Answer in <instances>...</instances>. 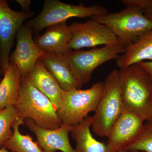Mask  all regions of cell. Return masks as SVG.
Segmentation results:
<instances>
[{
    "instance_id": "21",
    "label": "cell",
    "mask_w": 152,
    "mask_h": 152,
    "mask_svg": "<svg viewBox=\"0 0 152 152\" xmlns=\"http://www.w3.org/2000/svg\"><path fill=\"white\" fill-rule=\"evenodd\" d=\"M125 150L152 152V121L145 122L142 130L138 138Z\"/></svg>"
},
{
    "instance_id": "24",
    "label": "cell",
    "mask_w": 152,
    "mask_h": 152,
    "mask_svg": "<svg viewBox=\"0 0 152 152\" xmlns=\"http://www.w3.org/2000/svg\"><path fill=\"white\" fill-rule=\"evenodd\" d=\"M141 65L147 71L152 80V61L140 62Z\"/></svg>"
},
{
    "instance_id": "23",
    "label": "cell",
    "mask_w": 152,
    "mask_h": 152,
    "mask_svg": "<svg viewBox=\"0 0 152 152\" xmlns=\"http://www.w3.org/2000/svg\"><path fill=\"white\" fill-rule=\"evenodd\" d=\"M16 1L18 3L22 8V11L26 12L30 11V6L31 1L30 0H17Z\"/></svg>"
},
{
    "instance_id": "19",
    "label": "cell",
    "mask_w": 152,
    "mask_h": 152,
    "mask_svg": "<svg viewBox=\"0 0 152 152\" xmlns=\"http://www.w3.org/2000/svg\"><path fill=\"white\" fill-rule=\"evenodd\" d=\"M24 124V121L20 118L15 121L12 126V135L2 147L12 152H44L37 142L33 140L31 136L23 134L20 132V126Z\"/></svg>"
},
{
    "instance_id": "18",
    "label": "cell",
    "mask_w": 152,
    "mask_h": 152,
    "mask_svg": "<svg viewBox=\"0 0 152 152\" xmlns=\"http://www.w3.org/2000/svg\"><path fill=\"white\" fill-rule=\"evenodd\" d=\"M22 76L15 63L9 61L0 83V109L14 106L18 99Z\"/></svg>"
},
{
    "instance_id": "9",
    "label": "cell",
    "mask_w": 152,
    "mask_h": 152,
    "mask_svg": "<svg viewBox=\"0 0 152 152\" xmlns=\"http://www.w3.org/2000/svg\"><path fill=\"white\" fill-rule=\"evenodd\" d=\"M69 26L72 38L69 50L119 43L117 37L107 26L91 18L83 23L74 22Z\"/></svg>"
},
{
    "instance_id": "27",
    "label": "cell",
    "mask_w": 152,
    "mask_h": 152,
    "mask_svg": "<svg viewBox=\"0 0 152 152\" xmlns=\"http://www.w3.org/2000/svg\"><path fill=\"white\" fill-rule=\"evenodd\" d=\"M0 152H10L7 149L5 148L4 147H2L0 149Z\"/></svg>"
},
{
    "instance_id": "7",
    "label": "cell",
    "mask_w": 152,
    "mask_h": 152,
    "mask_svg": "<svg viewBox=\"0 0 152 152\" xmlns=\"http://www.w3.org/2000/svg\"><path fill=\"white\" fill-rule=\"evenodd\" d=\"M109 13L107 9L98 5L85 7L74 5L57 0H45L40 13L28 23L33 33L39 32L52 25L66 22L73 17L86 18L104 15Z\"/></svg>"
},
{
    "instance_id": "8",
    "label": "cell",
    "mask_w": 152,
    "mask_h": 152,
    "mask_svg": "<svg viewBox=\"0 0 152 152\" xmlns=\"http://www.w3.org/2000/svg\"><path fill=\"white\" fill-rule=\"evenodd\" d=\"M33 12L11 9L7 1L0 0V74L4 76L10 61V53L17 33Z\"/></svg>"
},
{
    "instance_id": "16",
    "label": "cell",
    "mask_w": 152,
    "mask_h": 152,
    "mask_svg": "<svg viewBox=\"0 0 152 152\" xmlns=\"http://www.w3.org/2000/svg\"><path fill=\"white\" fill-rule=\"evenodd\" d=\"M92 116L88 115L77 126L72 127L70 133L75 142L77 152H117L107 144L99 141L91 132Z\"/></svg>"
},
{
    "instance_id": "22",
    "label": "cell",
    "mask_w": 152,
    "mask_h": 152,
    "mask_svg": "<svg viewBox=\"0 0 152 152\" xmlns=\"http://www.w3.org/2000/svg\"><path fill=\"white\" fill-rule=\"evenodd\" d=\"M151 1L152 0H123L121 2L126 7L137 8L144 10Z\"/></svg>"
},
{
    "instance_id": "6",
    "label": "cell",
    "mask_w": 152,
    "mask_h": 152,
    "mask_svg": "<svg viewBox=\"0 0 152 152\" xmlns=\"http://www.w3.org/2000/svg\"><path fill=\"white\" fill-rule=\"evenodd\" d=\"M126 49L120 43L88 50H69L64 53L76 79L83 86L88 83L94 71L104 63L117 59Z\"/></svg>"
},
{
    "instance_id": "17",
    "label": "cell",
    "mask_w": 152,
    "mask_h": 152,
    "mask_svg": "<svg viewBox=\"0 0 152 152\" xmlns=\"http://www.w3.org/2000/svg\"><path fill=\"white\" fill-rule=\"evenodd\" d=\"M145 60L152 61V29L144 33L127 48L116 60V64L122 69Z\"/></svg>"
},
{
    "instance_id": "26",
    "label": "cell",
    "mask_w": 152,
    "mask_h": 152,
    "mask_svg": "<svg viewBox=\"0 0 152 152\" xmlns=\"http://www.w3.org/2000/svg\"><path fill=\"white\" fill-rule=\"evenodd\" d=\"M117 152H143L142 151H133V150H121V151H118Z\"/></svg>"
},
{
    "instance_id": "10",
    "label": "cell",
    "mask_w": 152,
    "mask_h": 152,
    "mask_svg": "<svg viewBox=\"0 0 152 152\" xmlns=\"http://www.w3.org/2000/svg\"><path fill=\"white\" fill-rule=\"evenodd\" d=\"M145 122L140 116L124 109L107 137V144L116 152L125 150L138 138Z\"/></svg>"
},
{
    "instance_id": "1",
    "label": "cell",
    "mask_w": 152,
    "mask_h": 152,
    "mask_svg": "<svg viewBox=\"0 0 152 152\" xmlns=\"http://www.w3.org/2000/svg\"><path fill=\"white\" fill-rule=\"evenodd\" d=\"M124 109L152 121V80L140 63L118 70Z\"/></svg>"
},
{
    "instance_id": "25",
    "label": "cell",
    "mask_w": 152,
    "mask_h": 152,
    "mask_svg": "<svg viewBox=\"0 0 152 152\" xmlns=\"http://www.w3.org/2000/svg\"><path fill=\"white\" fill-rule=\"evenodd\" d=\"M144 15L146 18L152 21V0L148 6L144 10Z\"/></svg>"
},
{
    "instance_id": "12",
    "label": "cell",
    "mask_w": 152,
    "mask_h": 152,
    "mask_svg": "<svg viewBox=\"0 0 152 152\" xmlns=\"http://www.w3.org/2000/svg\"><path fill=\"white\" fill-rule=\"evenodd\" d=\"M25 124L34 134L37 142L44 152H77L71 145L69 139L72 127L62 124L55 129H48L39 126L30 119L24 120Z\"/></svg>"
},
{
    "instance_id": "11",
    "label": "cell",
    "mask_w": 152,
    "mask_h": 152,
    "mask_svg": "<svg viewBox=\"0 0 152 152\" xmlns=\"http://www.w3.org/2000/svg\"><path fill=\"white\" fill-rule=\"evenodd\" d=\"M33 31L28 24H23L17 33V45L10 60L15 63L22 77L32 72L45 52L37 45L32 38Z\"/></svg>"
},
{
    "instance_id": "5",
    "label": "cell",
    "mask_w": 152,
    "mask_h": 152,
    "mask_svg": "<svg viewBox=\"0 0 152 152\" xmlns=\"http://www.w3.org/2000/svg\"><path fill=\"white\" fill-rule=\"evenodd\" d=\"M104 91V82L94 84L90 88L65 92L62 103L57 110L62 124L71 126L81 123L96 109Z\"/></svg>"
},
{
    "instance_id": "3",
    "label": "cell",
    "mask_w": 152,
    "mask_h": 152,
    "mask_svg": "<svg viewBox=\"0 0 152 152\" xmlns=\"http://www.w3.org/2000/svg\"><path fill=\"white\" fill-rule=\"evenodd\" d=\"M91 18L106 25L125 49L135 42L144 33L152 29V21L144 15V10L126 7L122 10Z\"/></svg>"
},
{
    "instance_id": "14",
    "label": "cell",
    "mask_w": 152,
    "mask_h": 152,
    "mask_svg": "<svg viewBox=\"0 0 152 152\" xmlns=\"http://www.w3.org/2000/svg\"><path fill=\"white\" fill-rule=\"evenodd\" d=\"M27 77L37 89L49 98L57 110L59 108L65 91L39 60Z\"/></svg>"
},
{
    "instance_id": "4",
    "label": "cell",
    "mask_w": 152,
    "mask_h": 152,
    "mask_svg": "<svg viewBox=\"0 0 152 152\" xmlns=\"http://www.w3.org/2000/svg\"><path fill=\"white\" fill-rule=\"evenodd\" d=\"M104 83L103 94L92 116L91 126L100 137H107L124 110L118 70H112Z\"/></svg>"
},
{
    "instance_id": "20",
    "label": "cell",
    "mask_w": 152,
    "mask_h": 152,
    "mask_svg": "<svg viewBox=\"0 0 152 152\" xmlns=\"http://www.w3.org/2000/svg\"><path fill=\"white\" fill-rule=\"evenodd\" d=\"M18 118V113L14 106L0 109V149L12 135V126Z\"/></svg>"
},
{
    "instance_id": "28",
    "label": "cell",
    "mask_w": 152,
    "mask_h": 152,
    "mask_svg": "<svg viewBox=\"0 0 152 152\" xmlns=\"http://www.w3.org/2000/svg\"><path fill=\"white\" fill-rule=\"evenodd\" d=\"M1 77H0V83H1Z\"/></svg>"
},
{
    "instance_id": "15",
    "label": "cell",
    "mask_w": 152,
    "mask_h": 152,
    "mask_svg": "<svg viewBox=\"0 0 152 152\" xmlns=\"http://www.w3.org/2000/svg\"><path fill=\"white\" fill-rule=\"evenodd\" d=\"M71 38L70 28L64 22L48 27L45 34L36 36L34 41L44 52L64 54L69 50Z\"/></svg>"
},
{
    "instance_id": "13",
    "label": "cell",
    "mask_w": 152,
    "mask_h": 152,
    "mask_svg": "<svg viewBox=\"0 0 152 152\" xmlns=\"http://www.w3.org/2000/svg\"><path fill=\"white\" fill-rule=\"evenodd\" d=\"M39 60L64 91L81 89L82 85L74 76L64 54L45 52Z\"/></svg>"
},
{
    "instance_id": "2",
    "label": "cell",
    "mask_w": 152,
    "mask_h": 152,
    "mask_svg": "<svg viewBox=\"0 0 152 152\" xmlns=\"http://www.w3.org/2000/svg\"><path fill=\"white\" fill-rule=\"evenodd\" d=\"M14 106L18 113L19 118L23 121L31 119L41 128L55 129L62 124L54 105L27 76L22 77L18 99Z\"/></svg>"
}]
</instances>
